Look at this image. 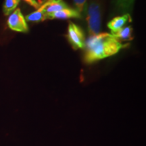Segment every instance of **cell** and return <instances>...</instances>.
Segmentation results:
<instances>
[{
	"label": "cell",
	"instance_id": "obj_1",
	"mask_svg": "<svg viewBox=\"0 0 146 146\" xmlns=\"http://www.w3.org/2000/svg\"><path fill=\"white\" fill-rule=\"evenodd\" d=\"M129 45L128 43L123 44L112 34L108 33L91 36L85 42L84 62L86 64H92L114 56Z\"/></svg>",
	"mask_w": 146,
	"mask_h": 146
},
{
	"label": "cell",
	"instance_id": "obj_2",
	"mask_svg": "<svg viewBox=\"0 0 146 146\" xmlns=\"http://www.w3.org/2000/svg\"><path fill=\"white\" fill-rule=\"evenodd\" d=\"M87 21L89 34L94 36L100 33L101 29V8L99 3L92 1L87 8Z\"/></svg>",
	"mask_w": 146,
	"mask_h": 146
},
{
	"label": "cell",
	"instance_id": "obj_3",
	"mask_svg": "<svg viewBox=\"0 0 146 146\" xmlns=\"http://www.w3.org/2000/svg\"><path fill=\"white\" fill-rule=\"evenodd\" d=\"M67 39L74 50L85 48V39L83 29L72 22H69Z\"/></svg>",
	"mask_w": 146,
	"mask_h": 146
},
{
	"label": "cell",
	"instance_id": "obj_4",
	"mask_svg": "<svg viewBox=\"0 0 146 146\" xmlns=\"http://www.w3.org/2000/svg\"><path fill=\"white\" fill-rule=\"evenodd\" d=\"M8 26L11 30L20 33H28L29 27L25 18L20 8L16 9L9 16L7 21Z\"/></svg>",
	"mask_w": 146,
	"mask_h": 146
},
{
	"label": "cell",
	"instance_id": "obj_5",
	"mask_svg": "<svg viewBox=\"0 0 146 146\" xmlns=\"http://www.w3.org/2000/svg\"><path fill=\"white\" fill-rule=\"evenodd\" d=\"M131 22H132V18H131L130 14L129 13L124 14L123 16H116L112 20H111L108 23V27L112 31V33H114L125 27L127 23H131Z\"/></svg>",
	"mask_w": 146,
	"mask_h": 146
},
{
	"label": "cell",
	"instance_id": "obj_6",
	"mask_svg": "<svg viewBox=\"0 0 146 146\" xmlns=\"http://www.w3.org/2000/svg\"><path fill=\"white\" fill-rule=\"evenodd\" d=\"M47 19H68V18H81L82 15L75 9L70 8L54 12L47 15Z\"/></svg>",
	"mask_w": 146,
	"mask_h": 146
},
{
	"label": "cell",
	"instance_id": "obj_7",
	"mask_svg": "<svg viewBox=\"0 0 146 146\" xmlns=\"http://www.w3.org/2000/svg\"><path fill=\"white\" fill-rule=\"evenodd\" d=\"M47 0L40 5L39 8L33 13L29 14L25 17V20L29 22H33V23H39V22L44 21L47 20V14L45 12V8L47 7Z\"/></svg>",
	"mask_w": 146,
	"mask_h": 146
},
{
	"label": "cell",
	"instance_id": "obj_8",
	"mask_svg": "<svg viewBox=\"0 0 146 146\" xmlns=\"http://www.w3.org/2000/svg\"><path fill=\"white\" fill-rule=\"evenodd\" d=\"M47 5L45 8L47 17L49 14L68 8V5L63 0H47Z\"/></svg>",
	"mask_w": 146,
	"mask_h": 146
},
{
	"label": "cell",
	"instance_id": "obj_9",
	"mask_svg": "<svg viewBox=\"0 0 146 146\" xmlns=\"http://www.w3.org/2000/svg\"><path fill=\"white\" fill-rule=\"evenodd\" d=\"M112 34L120 41H129L133 39V28L131 26L123 27L118 31Z\"/></svg>",
	"mask_w": 146,
	"mask_h": 146
},
{
	"label": "cell",
	"instance_id": "obj_10",
	"mask_svg": "<svg viewBox=\"0 0 146 146\" xmlns=\"http://www.w3.org/2000/svg\"><path fill=\"white\" fill-rule=\"evenodd\" d=\"M134 2L135 0H114L116 10L124 14H127L132 10Z\"/></svg>",
	"mask_w": 146,
	"mask_h": 146
},
{
	"label": "cell",
	"instance_id": "obj_11",
	"mask_svg": "<svg viewBox=\"0 0 146 146\" xmlns=\"http://www.w3.org/2000/svg\"><path fill=\"white\" fill-rule=\"evenodd\" d=\"M21 0H5L3 5V12L5 16L12 13L19 4Z\"/></svg>",
	"mask_w": 146,
	"mask_h": 146
},
{
	"label": "cell",
	"instance_id": "obj_12",
	"mask_svg": "<svg viewBox=\"0 0 146 146\" xmlns=\"http://www.w3.org/2000/svg\"><path fill=\"white\" fill-rule=\"evenodd\" d=\"M74 1V5L76 7V10L79 12L80 14H86L87 12V0H73Z\"/></svg>",
	"mask_w": 146,
	"mask_h": 146
},
{
	"label": "cell",
	"instance_id": "obj_13",
	"mask_svg": "<svg viewBox=\"0 0 146 146\" xmlns=\"http://www.w3.org/2000/svg\"><path fill=\"white\" fill-rule=\"evenodd\" d=\"M24 1L28 3V4L31 5V6L34 7V8L36 9H38L40 6L39 3H38L36 0H24Z\"/></svg>",
	"mask_w": 146,
	"mask_h": 146
}]
</instances>
